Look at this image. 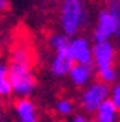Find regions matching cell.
<instances>
[{
  "label": "cell",
  "mask_w": 120,
  "mask_h": 122,
  "mask_svg": "<svg viewBox=\"0 0 120 122\" xmlns=\"http://www.w3.org/2000/svg\"><path fill=\"white\" fill-rule=\"evenodd\" d=\"M69 54L74 63H93V46L83 36H71L69 39Z\"/></svg>",
  "instance_id": "6"
},
{
  "label": "cell",
  "mask_w": 120,
  "mask_h": 122,
  "mask_svg": "<svg viewBox=\"0 0 120 122\" xmlns=\"http://www.w3.org/2000/svg\"><path fill=\"white\" fill-rule=\"evenodd\" d=\"M51 51H53V58H51V63H49L51 75L56 76V78L66 76L69 73V70L73 68V65H74V61L69 54V44L56 48V49H51Z\"/></svg>",
  "instance_id": "5"
},
{
  "label": "cell",
  "mask_w": 120,
  "mask_h": 122,
  "mask_svg": "<svg viewBox=\"0 0 120 122\" xmlns=\"http://www.w3.org/2000/svg\"><path fill=\"white\" fill-rule=\"evenodd\" d=\"M93 75H95V70L88 63H74L73 68L68 73L69 80H71V83L74 86H86L90 81H91Z\"/></svg>",
  "instance_id": "9"
},
{
  "label": "cell",
  "mask_w": 120,
  "mask_h": 122,
  "mask_svg": "<svg viewBox=\"0 0 120 122\" xmlns=\"http://www.w3.org/2000/svg\"><path fill=\"white\" fill-rule=\"evenodd\" d=\"M115 59V48L108 41H95L93 44V63L95 66H105V65H113Z\"/></svg>",
  "instance_id": "8"
},
{
  "label": "cell",
  "mask_w": 120,
  "mask_h": 122,
  "mask_svg": "<svg viewBox=\"0 0 120 122\" xmlns=\"http://www.w3.org/2000/svg\"><path fill=\"white\" fill-rule=\"evenodd\" d=\"M14 114H15V119L20 122H37L39 120L37 105L31 100V97H17L15 103H14Z\"/></svg>",
  "instance_id": "7"
},
{
  "label": "cell",
  "mask_w": 120,
  "mask_h": 122,
  "mask_svg": "<svg viewBox=\"0 0 120 122\" xmlns=\"http://www.w3.org/2000/svg\"><path fill=\"white\" fill-rule=\"evenodd\" d=\"M9 73L12 78L14 97H31L37 80L34 75V53L25 41H19L14 44L9 54Z\"/></svg>",
  "instance_id": "1"
},
{
  "label": "cell",
  "mask_w": 120,
  "mask_h": 122,
  "mask_svg": "<svg viewBox=\"0 0 120 122\" xmlns=\"http://www.w3.org/2000/svg\"><path fill=\"white\" fill-rule=\"evenodd\" d=\"M118 112L120 110L115 107V103L110 98H105L95 112V119L98 122H113V120H117Z\"/></svg>",
  "instance_id": "10"
},
{
  "label": "cell",
  "mask_w": 120,
  "mask_h": 122,
  "mask_svg": "<svg viewBox=\"0 0 120 122\" xmlns=\"http://www.w3.org/2000/svg\"><path fill=\"white\" fill-rule=\"evenodd\" d=\"M108 98L115 103V107L120 110V83L118 85H115L112 90H110V95H108Z\"/></svg>",
  "instance_id": "14"
},
{
  "label": "cell",
  "mask_w": 120,
  "mask_h": 122,
  "mask_svg": "<svg viewBox=\"0 0 120 122\" xmlns=\"http://www.w3.org/2000/svg\"><path fill=\"white\" fill-rule=\"evenodd\" d=\"M0 97L4 100L14 97L12 78H10V73H9V65L5 61H0Z\"/></svg>",
  "instance_id": "11"
},
{
  "label": "cell",
  "mask_w": 120,
  "mask_h": 122,
  "mask_svg": "<svg viewBox=\"0 0 120 122\" xmlns=\"http://www.w3.org/2000/svg\"><path fill=\"white\" fill-rule=\"evenodd\" d=\"M120 32V12L105 9L98 14L96 25L93 30V41H108Z\"/></svg>",
  "instance_id": "3"
},
{
  "label": "cell",
  "mask_w": 120,
  "mask_h": 122,
  "mask_svg": "<svg viewBox=\"0 0 120 122\" xmlns=\"http://www.w3.org/2000/svg\"><path fill=\"white\" fill-rule=\"evenodd\" d=\"M9 0H0V20H2V17L9 12Z\"/></svg>",
  "instance_id": "15"
},
{
  "label": "cell",
  "mask_w": 120,
  "mask_h": 122,
  "mask_svg": "<svg viewBox=\"0 0 120 122\" xmlns=\"http://www.w3.org/2000/svg\"><path fill=\"white\" fill-rule=\"evenodd\" d=\"M86 10L83 0H63L59 10V25L66 36H76L85 25Z\"/></svg>",
  "instance_id": "2"
},
{
  "label": "cell",
  "mask_w": 120,
  "mask_h": 122,
  "mask_svg": "<svg viewBox=\"0 0 120 122\" xmlns=\"http://www.w3.org/2000/svg\"><path fill=\"white\" fill-rule=\"evenodd\" d=\"M4 110H5V105H4V98L0 97V117L4 115Z\"/></svg>",
  "instance_id": "17"
},
{
  "label": "cell",
  "mask_w": 120,
  "mask_h": 122,
  "mask_svg": "<svg viewBox=\"0 0 120 122\" xmlns=\"http://www.w3.org/2000/svg\"><path fill=\"white\" fill-rule=\"evenodd\" d=\"M73 110H74V105L69 98H59L54 105V112L59 117H69L73 114Z\"/></svg>",
  "instance_id": "13"
},
{
  "label": "cell",
  "mask_w": 120,
  "mask_h": 122,
  "mask_svg": "<svg viewBox=\"0 0 120 122\" xmlns=\"http://www.w3.org/2000/svg\"><path fill=\"white\" fill-rule=\"evenodd\" d=\"M95 75L98 76L100 81L105 83H113L117 78V71L113 65H105V66H95Z\"/></svg>",
  "instance_id": "12"
},
{
  "label": "cell",
  "mask_w": 120,
  "mask_h": 122,
  "mask_svg": "<svg viewBox=\"0 0 120 122\" xmlns=\"http://www.w3.org/2000/svg\"><path fill=\"white\" fill-rule=\"evenodd\" d=\"M73 120H74V122H86L88 119H86L85 115H74V117H73Z\"/></svg>",
  "instance_id": "16"
},
{
  "label": "cell",
  "mask_w": 120,
  "mask_h": 122,
  "mask_svg": "<svg viewBox=\"0 0 120 122\" xmlns=\"http://www.w3.org/2000/svg\"><path fill=\"white\" fill-rule=\"evenodd\" d=\"M110 95V90H108V83L105 81H93V83H88L86 90L81 93L80 98V107L86 112V114H95L96 109L100 107V103L108 98Z\"/></svg>",
  "instance_id": "4"
}]
</instances>
